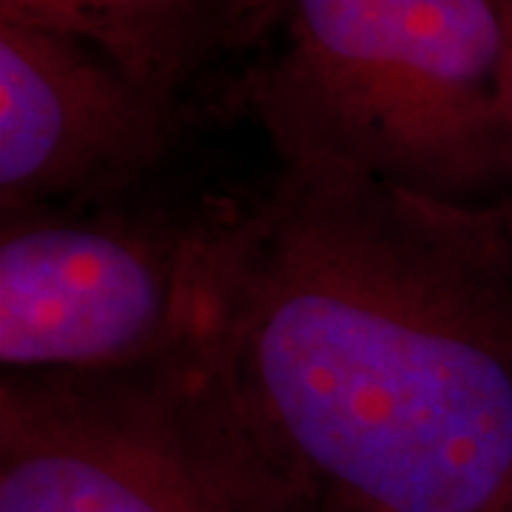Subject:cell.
<instances>
[{"label": "cell", "instance_id": "6da1fadb", "mask_svg": "<svg viewBox=\"0 0 512 512\" xmlns=\"http://www.w3.org/2000/svg\"><path fill=\"white\" fill-rule=\"evenodd\" d=\"M214 208L202 359L308 512H512V200L279 157Z\"/></svg>", "mask_w": 512, "mask_h": 512}, {"label": "cell", "instance_id": "7a4b0ae2", "mask_svg": "<svg viewBox=\"0 0 512 512\" xmlns=\"http://www.w3.org/2000/svg\"><path fill=\"white\" fill-rule=\"evenodd\" d=\"M279 49L254 103L279 157H325L456 202L512 183L495 0H256Z\"/></svg>", "mask_w": 512, "mask_h": 512}, {"label": "cell", "instance_id": "3957f363", "mask_svg": "<svg viewBox=\"0 0 512 512\" xmlns=\"http://www.w3.org/2000/svg\"><path fill=\"white\" fill-rule=\"evenodd\" d=\"M0 512H308L194 348L103 376L3 373Z\"/></svg>", "mask_w": 512, "mask_h": 512}, {"label": "cell", "instance_id": "277c9868", "mask_svg": "<svg viewBox=\"0 0 512 512\" xmlns=\"http://www.w3.org/2000/svg\"><path fill=\"white\" fill-rule=\"evenodd\" d=\"M214 208L200 217L3 214V373L103 376L200 342Z\"/></svg>", "mask_w": 512, "mask_h": 512}, {"label": "cell", "instance_id": "5b68a950", "mask_svg": "<svg viewBox=\"0 0 512 512\" xmlns=\"http://www.w3.org/2000/svg\"><path fill=\"white\" fill-rule=\"evenodd\" d=\"M171 126L174 103L94 46L0 18L3 214L109 197L163 160Z\"/></svg>", "mask_w": 512, "mask_h": 512}, {"label": "cell", "instance_id": "8992f818", "mask_svg": "<svg viewBox=\"0 0 512 512\" xmlns=\"http://www.w3.org/2000/svg\"><path fill=\"white\" fill-rule=\"evenodd\" d=\"M245 15L254 18V0H0V18L77 37L171 103Z\"/></svg>", "mask_w": 512, "mask_h": 512}, {"label": "cell", "instance_id": "52a82bcc", "mask_svg": "<svg viewBox=\"0 0 512 512\" xmlns=\"http://www.w3.org/2000/svg\"><path fill=\"white\" fill-rule=\"evenodd\" d=\"M501 23H504V74H501V97H504V120L512 140V0H495Z\"/></svg>", "mask_w": 512, "mask_h": 512}]
</instances>
